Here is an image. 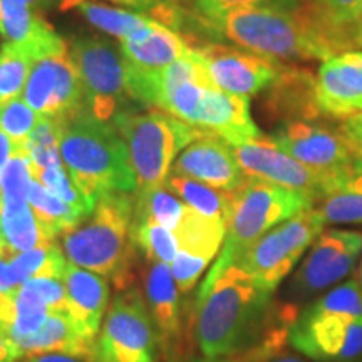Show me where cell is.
<instances>
[{"label": "cell", "mask_w": 362, "mask_h": 362, "mask_svg": "<svg viewBox=\"0 0 362 362\" xmlns=\"http://www.w3.org/2000/svg\"><path fill=\"white\" fill-rule=\"evenodd\" d=\"M133 242L151 264L171 265L178 255V240L173 230L151 220H133Z\"/></svg>", "instance_id": "1f68e13d"}, {"label": "cell", "mask_w": 362, "mask_h": 362, "mask_svg": "<svg viewBox=\"0 0 362 362\" xmlns=\"http://www.w3.org/2000/svg\"><path fill=\"white\" fill-rule=\"evenodd\" d=\"M144 302H146L163 349L181 337L180 288L173 277L171 265L151 264L144 275Z\"/></svg>", "instance_id": "7402d4cb"}, {"label": "cell", "mask_w": 362, "mask_h": 362, "mask_svg": "<svg viewBox=\"0 0 362 362\" xmlns=\"http://www.w3.org/2000/svg\"><path fill=\"white\" fill-rule=\"evenodd\" d=\"M357 282H359V285L362 287V259H361V264H359V269H357Z\"/></svg>", "instance_id": "11a10c76"}, {"label": "cell", "mask_w": 362, "mask_h": 362, "mask_svg": "<svg viewBox=\"0 0 362 362\" xmlns=\"http://www.w3.org/2000/svg\"><path fill=\"white\" fill-rule=\"evenodd\" d=\"M67 291V315L79 337L94 349L103 317L110 304V284L103 275L67 264L64 274Z\"/></svg>", "instance_id": "ac0fdd59"}, {"label": "cell", "mask_w": 362, "mask_h": 362, "mask_svg": "<svg viewBox=\"0 0 362 362\" xmlns=\"http://www.w3.org/2000/svg\"><path fill=\"white\" fill-rule=\"evenodd\" d=\"M0 34L7 42L33 49L39 59L67 47L51 24L24 0H0Z\"/></svg>", "instance_id": "44dd1931"}, {"label": "cell", "mask_w": 362, "mask_h": 362, "mask_svg": "<svg viewBox=\"0 0 362 362\" xmlns=\"http://www.w3.org/2000/svg\"><path fill=\"white\" fill-rule=\"evenodd\" d=\"M27 202L33 208L35 218L47 240L62 237L67 230L74 228L76 225L86 220L83 214H79L69 203L62 202L52 192H49L37 180H34L30 185Z\"/></svg>", "instance_id": "d4e9b609"}, {"label": "cell", "mask_w": 362, "mask_h": 362, "mask_svg": "<svg viewBox=\"0 0 362 362\" xmlns=\"http://www.w3.org/2000/svg\"><path fill=\"white\" fill-rule=\"evenodd\" d=\"M325 221L317 208L300 211L282 221L255 242L235 264L242 267L255 284L274 293L297 262L324 232Z\"/></svg>", "instance_id": "52a82bcc"}, {"label": "cell", "mask_w": 362, "mask_h": 362, "mask_svg": "<svg viewBox=\"0 0 362 362\" xmlns=\"http://www.w3.org/2000/svg\"><path fill=\"white\" fill-rule=\"evenodd\" d=\"M144 297L128 288L115 297L94 342V362H156L160 346Z\"/></svg>", "instance_id": "ba28073f"}, {"label": "cell", "mask_w": 362, "mask_h": 362, "mask_svg": "<svg viewBox=\"0 0 362 362\" xmlns=\"http://www.w3.org/2000/svg\"><path fill=\"white\" fill-rule=\"evenodd\" d=\"M362 253V233L352 230H325L312 245L291 284L296 298H305L332 287L354 270Z\"/></svg>", "instance_id": "4fadbf2b"}, {"label": "cell", "mask_w": 362, "mask_h": 362, "mask_svg": "<svg viewBox=\"0 0 362 362\" xmlns=\"http://www.w3.org/2000/svg\"><path fill=\"white\" fill-rule=\"evenodd\" d=\"M187 2H194V0H187Z\"/></svg>", "instance_id": "9f6ffc18"}, {"label": "cell", "mask_w": 362, "mask_h": 362, "mask_svg": "<svg viewBox=\"0 0 362 362\" xmlns=\"http://www.w3.org/2000/svg\"><path fill=\"white\" fill-rule=\"evenodd\" d=\"M352 39H354V44H357L359 47H362V27H357V29H354Z\"/></svg>", "instance_id": "db71d44e"}, {"label": "cell", "mask_w": 362, "mask_h": 362, "mask_svg": "<svg viewBox=\"0 0 362 362\" xmlns=\"http://www.w3.org/2000/svg\"><path fill=\"white\" fill-rule=\"evenodd\" d=\"M171 173L225 192H235L247 180L232 146L215 134H205L188 144L176 158Z\"/></svg>", "instance_id": "2e32d148"}, {"label": "cell", "mask_w": 362, "mask_h": 362, "mask_svg": "<svg viewBox=\"0 0 362 362\" xmlns=\"http://www.w3.org/2000/svg\"><path fill=\"white\" fill-rule=\"evenodd\" d=\"M200 17L214 42L225 37L269 59L325 61L337 49V39H332L330 27L322 21H314L302 11L240 7L214 17Z\"/></svg>", "instance_id": "7a4b0ae2"}, {"label": "cell", "mask_w": 362, "mask_h": 362, "mask_svg": "<svg viewBox=\"0 0 362 362\" xmlns=\"http://www.w3.org/2000/svg\"><path fill=\"white\" fill-rule=\"evenodd\" d=\"M347 25L352 27V29H357V27H362V0L354 7V11L351 12L349 21H347ZM346 25V27H347Z\"/></svg>", "instance_id": "c3c4849f"}, {"label": "cell", "mask_w": 362, "mask_h": 362, "mask_svg": "<svg viewBox=\"0 0 362 362\" xmlns=\"http://www.w3.org/2000/svg\"><path fill=\"white\" fill-rule=\"evenodd\" d=\"M314 203L309 194L247 176L245 183L233 192L225 243L215 265L235 264L274 226L314 208Z\"/></svg>", "instance_id": "8992f818"}, {"label": "cell", "mask_w": 362, "mask_h": 362, "mask_svg": "<svg viewBox=\"0 0 362 362\" xmlns=\"http://www.w3.org/2000/svg\"><path fill=\"white\" fill-rule=\"evenodd\" d=\"M193 51L205 62L211 84L238 96H252L270 88L282 71L275 59L218 42L200 45Z\"/></svg>", "instance_id": "5bb4252c"}, {"label": "cell", "mask_w": 362, "mask_h": 362, "mask_svg": "<svg viewBox=\"0 0 362 362\" xmlns=\"http://www.w3.org/2000/svg\"><path fill=\"white\" fill-rule=\"evenodd\" d=\"M341 133L346 136L347 141H349L352 149H354L356 156L362 161V112L349 117L342 124Z\"/></svg>", "instance_id": "60d3db41"}, {"label": "cell", "mask_w": 362, "mask_h": 362, "mask_svg": "<svg viewBox=\"0 0 362 362\" xmlns=\"http://www.w3.org/2000/svg\"><path fill=\"white\" fill-rule=\"evenodd\" d=\"M322 218L327 223H362V161L339 181L337 187L320 200Z\"/></svg>", "instance_id": "4316f807"}, {"label": "cell", "mask_w": 362, "mask_h": 362, "mask_svg": "<svg viewBox=\"0 0 362 362\" xmlns=\"http://www.w3.org/2000/svg\"><path fill=\"white\" fill-rule=\"evenodd\" d=\"M166 187L189 208L197 210L198 214L205 215L208 218L221 220L228 225L230 214H232L233 192L211 188L205 183H200V181L175 173H170L168 180H166Z\"/></svg>", "instance_id": "484cf974"}, {"label": "cell", "mask_w": 362, "mask_h": 362, "mask_svg": "<svg viewBox=\"0 0 362 362\" xmlns=\"http://www.w3.org/2000/svg\"><path fill=\"white\" fill-rule=\"evenodd\" d=\"M4 255H13V253L8 250L6 233H4V223H2V211H0V257Z\"/></svg>", "instance_id": "681fc988"}, {"label": "cell", "mask_w": 362, "mask_h": 362, "mask_svg": "<svg viewBox=\"0 0 362 362\" xmlns=\"http://www.w3.org/2000/svg\"><path fill=\"white\" fill-rule=\"evenodd\" d=\"M317 115L352 117L362 112V66L346 56H332L320 66L314 84Z\"/></svg>", "instance_id": "d6986e66"}, {"label": "cell", "mask_w": 362, "mask_h": 362, "mask_svg": "<svg viewBox=\"0 0 362 362\" xmlns=\"http://www.w3.org/2000/svg\"><path fill=\"white\" fill-rule=\"evenodd\" d=\"M112 126L128 144L138 189L166 185L180 153L206 134L163 110L121 111Z\"/></svg>", "instance_id": "5b68a950"}, {"label": "cell", "mask_w": 362, "mask_h": 362, "mask_svg": "<svg viewBox=\"0 0 362 362\" xmlns=\"http://www.w3.org/2000/svg\"><path fill=\"white\" fill-rule=\"evenodd\" d=\"M25 146H19L17 143H13V139L7 133H4L2 128H0V171H2L4 166L7 165L8 160L16 155L17 151Z\"/></svg>", "instance_id": "f6af8a7d"}, {"label": "cell", "mask_w": 362, "mask_h": 362, "mask_svg": "<svg viewBox=\"0 0 362 362\" xmlns=\"http://www.w3.org/2000/svg\"><path fill=\"white\" fill-rule=\"evenodd\" d=\"M288 344L317 362H356L362 356V317L312 302L288 325Z\"/></svg>", "instance_id": "30bf717a"}, {"label": "cell", "mask_w": 362, "mask_h": 362, "mask_svg": "<svg viewBox=\"0 0 362 362\" xmlns=\"http://www.w3.org/2000/svg\"><path fill=\"white\" fill-rule=\"evenodd\" d=\"M61 119L51 116H39L37 124L33 129L27 141L30 160H33L34 175L40 170L62 163L59 153V134H61Z\"/></svg>", "instance_id": "836d02e7"}, {"label": "cell", "mask_w": 362, "mask_h": 362, "mask_svg": "<svg viewBox=\"0 0 362 362\" xmlns=\"http://www.w3.org/2000/svg\"><path fill=\"white\" fill-rule=\"evenodd\" d=\"M24 354L16 342L0 329V362H19Z\"/></svg>", "instance_id": "b9f144b4"}, {"label": "cell", "mask_w": 362, "mask_h": 362, "mask_svg": "<svg viewBox=\"0 0 362 362\" xmlns=\"http://www.w3.org/2000/svg\"><path fill=\"white\" fill-rule=\"evenodd\" d=\"M37 121L39 115L24 101V98H17L0 106V128L19 146H25Z\"/></svg>", "instance_id": "74e56055"}, {"label": "cell", "mask_w": 362, "mask_h": 362, "mask_svg": "<svg viewBox=\"0 0 362 362\" xmlns=\"http://www.w3.org/2000/svg\"><path fill=\"white\" fill-rule=\"evenodd\" d=\"M12 255H4L0 257V297L7 296H16L17 285L13 284L12 275H11V267H8V259Z\"/></svg>", "instance_id": "7bdbcfd3"}, {"label": "cell", "mask_w": 362, "mask_h": 362, "mask_svg": "<svg viewBox=\"0 0 362 362\" xmlns=\"http://www.w3.org/2000/svg\"><path fill=\"white\" fill-rule=\"evenodd\" d=\"M192 362H243L240 361L238 357H203V359H197V361H192Z\"/></svg>", "instance_id": "f907efd6"}, {"label": "cell", "mask_w": 362, "mask_h": 362, "mask_svg": "<svg viewBox=\"0 0 362 362\" xmlns=\"http://www.w3.org/2000/svg\"><path fill=\"white\" fill-rule=\"evenodd\" d=\"M16 344L19 346L24 357L49 354V352H64V354L84 356L93 359V347L79 337L67 312H51L37 334L21 339Z\"/></svg>", "instance_id": "603a6c76"}, {"label": "cell", "mask_w": 362, "mask_h": 362, "mask_svg": "<svg viewBox=\"0 0 362 362\" xmlns=\"http://www.w3.org/2000/svg\"><path fill=\"white\" fill-rule=\"evenodd\" d=\"M24 362H94L90 357L64 354V352H49V354H37L24 357Z\"/></svg>", "instance_id": "ee69618b"}, {"label": "cell", "mask_w": 362, "mask_h": 362, "mask_svg": "<svg viewBox=\"0 0 362 362\" xmlns=\"http://www.w3.org/2000/svg\"><path fill=\"white\" fill-rule=\"evenodd\" d=\"M69 52L84 84L88 107L98 119L110 121L117 112L129 111L126 71L121 49L98 35L72 37Z\"/></svg>", "instance_id": "9c48e42d"}, {"label": "cell", "mask_w": 362, "mask_h": 362, "mask_svg": "<svg viewBox=\"0 0 362 362\" xmlns=\"http://www.w3.org/2000/svg\"><path fill=\"white\" fill-rule=\"evenodd\" d=\"M111 2L121 4V6L133 7L139 12H148L149 8L153 7V4H155V0H111Z\"/></svg>", "instance_id": "bcb514c9"}, {"label": "cell", "mask_w": 362, "mask_h": 362, "mask_svg": "<svg viewBox=\"0 0 362 362\" xmlns=\"http://www.w3.org/2000/svg\"><path fill=\"white\" fill-rule=\"evenodd\" d=\"M33 181V160L29 149L22 148L0 171V202L27 200Z\"/></svg>", "instance_id": "e575fe53"}, {"label": "cell", "mask_w": 362, "mask_h": 362, "mask_svg": "<svg viewBox=\"0 0 362 362\" xmlns=\"http://www.w3.org/2000/svg\"><path fill=\"white\" fill-rule=\"evenodd\" d=\"M189 124L206 134L218 136L230 146L262 138L260 129L250 116L248 96L230 94L216 88L205 90Z\"/></svg>", "instance_id": "e0dca14e"}, {"label": "cell", "mask_w": 362, "mask_h": 362, "mask_svg": "<svg viewBox=\"0 0 362 362\" xmlns=\"http://www.w3.org/2000/svg\"><path fill=\"white\" fill-rule=\"evenodd\" d=\"M56 86L57 72L54 57H42L34 62L22 98L39 116H51L54 96H56Z\"/></svg>", "instance_id": "d6a6232c"}, {"label": "cell", "mask_w": 362, "mask_h": 362, "mask_svg": "<svg viewBox=\"0 0 362 362\" xmlns=\"http://www.w3.org/2000/svg\"><path fill=\"white\" fill-rule=\"evenodd\" d=\"M16 297L27 304L45 307L51 312H67L64 279H34L17 288Z\"/></svg>", "instance_id": "8d00e7d4"}, {"label": "cell", "mask_w": 362, "mask_h": 362, "mask_svg": "<svg viewBox=\"0 0 362 362\" xmlns=\"http://www.w3.org/2000/svg\"><path fill=\"white\" fill-rule=\"evenodd\" d=\"M34 180L40 181L49 192H52L56 197L61 198L62 202L69 203L72 208L83 214L86 218L93 214L94 206L88 198L84 197L83 192L76 187V183L72 181L69 171L66 170L64 163H59V165L49 166V168L40 170L34 175Z\"/></svg>", "instance_id": "d590c367"}, {"label": "cell", "mask_w": 362, "mask_h": 362, "mask_svg": "<svg viewBox=\"0 0 362 362\" xmlns=\"http://www.w3.org/2000/svg\"><path fill=\"white\" fill-rule=\"evenodd\" d=\"M0 211L7 247L12 253L27 252L49 242L27 200H2Z\"/></svg>", "instance_id": "f1b7e54d"}, {"label": "cell", "mask_w": 362, "mask_h": 362, "mask_svg": "<svg viewBox=\"0 0 362 362\" xmlns=\"http://www.w3.org/2000/svg\"><path fill=\"white\" fill-rule=\"evenodd\" d=\"M356 362H362V359H357V361H356Z\"/></svg>", "instance_id": "6f0895ef"}, {"label": "cell", "mask_w": 362, "mask_h": 362, "mask_svg": "<svg viewBox=\"0 0 362 362\" xmlns=\"http://www.w3.org/2000/svg\"><path fill=\"white\" fill-rule=\"evenodd\" d=\"M267 362H305L302 359H298L296 356H291V354H277L274 356L272 359H269Z\"/></svg>", "instance_id": "816d5d0a"}, {"label": "cell", "mask_w": 362, "mask_h": 362, "mask_svg": "<svg viewBox=\"0 0 362 362\" xmlns=\"http://www.w3.org/2000/svg\"><path fill=\"white\" fill-rule=\"evenodd\" d=\"M317 7L320 21L330 29L346 27L351 12L361 0H312Z\"/></svg>", "instance_id": "ab89813d"}, {"label": "cell", "mask_w": 362, "mask_h": 362, "mask_svg": "<svg viewBox=\"0 0 362 362\" xmlns=\"http://www.w3.org/2000/svg\"><path fill=\"white\" fill-rule=\"evenodd\" d=\"M27 6H30L34 11H45V8H51L54 6H61L62 0H24Z\"/></svg>", "instance_id": "7dc6e473"}, {"label": "cell", "mask_w": 362, "mask_h": 362, "mask_svg": "<svg viewBox=\"0 0 362 362\" xmlns=\"http://www.w3.org/2000/svg\"><path fill=\"white\" fill-rule=\"evenodd\" d=\"M61 8L64 11L76 8L89 24L121 40L153 21L148 13L128 12L123 8L104 6V4L103 6L94 4L90 0H62Z\"/></svg>", "instance_id": "83f0119b"}, {"label": "cell", "mask_w": 362, "mask_h": 362, "mask_svg": "<svg viewBox=\"0 0 362 362\" xmlns=\"http://www.w3.org/2000/svg\"><path fill=\"white\" fill-rule=\"evenodd\" d=\"M133 214L131 193H111L98 202L88 218L62 235L67 262L111 279L117 291L133 284Z\"/></svg>", "instance_id": "277c9868"}, {"label": "cell", "mask_w": 362, "mask_h": 362, "mask_svg": "<svg viewBox=\"0 0 362 362\" xmlns=\"http://www.w3.org/2000/svg\"><path fill=\"white\" fill-rule=\"evenodd\" d=\"M170 2H176V0H170Z\"/></svg>", "instance_id": "680465c9"}, {"label": "cell", "mask_w": 362, "mask_h": 362, "mask_svg": "<svg viewBox=\"0 0 362 362\" xmlns=\"http://www.w3.org/2000/svg\"><path fill=\"white\" fill-rule=\"evenodd\" d=\"M67 264L69 262L56 240H49L27 252L13 253L8 259L12 280L17 287L34 279H64Z\"/></svg>", "instance_id": "cb8c5ba5"}, {"label": "cell", "mask_w": 362, "mask_h": 362, "mask_svg": "<svg viewBox=\"0 0 362 362\" xmlns=\"http://www.w3.org/2000/svg\"><path fill=\"white\" fill-rule=\"evenodd\" d=\"M61 123V160L94 206L106 194L138 192L128 144L110 121L84 111Z\"/></svg>", "instance_id": "3957f363"}, {"label": "cell", "mask_w": 362, "mask_h": 362, "mask_svg": "<svg viewBox=\"0 0 362 362\" xmlns=\"http://www.w3.org/2000/svg\"><path fill=\"white\" fill-rule=\"evenodd\" d=\"M187 203L181 202V198L176 197L166 185L139 188L134 197L133 220L156 221L175 232L187 211Z\"/></svg>", "instance_id": "f546056e"}, {"label": "cell", "mask_w": 362, "mask_h": 362, "mask_svg": "<svg viewBox=\"0 0 362 362\" xmlns=\"http://www.w3.org/2000/svg\"><path fill=\"white\" fill-rule=\"evenodd\" d=\"M37 54L25 45L6 42L0 49V106L21 98Z\"/></svg>", "instance_id": "4dcf8cb0"}, {"label": "cell", "mask_w": 362, "mask_h": 362, "mask_svg": "<svg viewBox=\"0 0 362 362\" xmlns=\"http://www.w3.org/2000/svg\"><path fill=\"white\" fill-rule=\"evenodd\" d=\"M232 149L240 168L248 178H257L277 185V187L309 194L315 202L327 197L339 183V180L334 176L324 175L302 165L265 136L232 146Z\"/></svg>", "instance_id": "8fae6325"}, {"label": "cell", "mask_w": 362, "mask_h": 362, "mask_svg": "<svg viewBox=\"0 0 362 362\" xmlns=\"http://www.w3.org/2000/svg\"><path fill=\"white\" fill-rule=\"evenodd\" d=\"M240 7H269L296 12L298 11V2L297 0H194L193 11L203 17H214Z\"/></svg>", "instance_id": "f35d334b"}, {"label": "cell", "mask_w": 362, "mask_h": 362, "mask_svg": "<svg viewBox=\"0 0 362 362\" xmlns=\"http://www.w3.org/2000/svg\"><path fill=\"white\" fill-rule=\"evenodd\" d=\"M175 235L178 240V255L171 264V272L180 292L188 293L223 247L226 223L208 218L187 206Z\"/></svg>", "instance_id": "9a60e30c"}, {"label": "cell", "mask_w": 362, "mask_h": 362, "mask_svg": "<svg viewBox=\"0 0 362 362\" xmlns=\"http://www.w3.org/2000/svg\"><path fill=\"white\" fill-rule=\"evenodd\" d=\"M272 293L237 264L208 272L194 302V337L205 357H230L259 342Z\"/></svg>", "instance_id": "6da1fadb"}, {"label": "cell", "mask_w": 362, "mask_h": 362, "mask_svg": "<svg viewBox=\"0 0 362 362\" xmlns=\"http://www.w3.org/2000/svg\"><path fill=\"white\" fill-rule=\"evenodd\" d=\"M269 138L302 165L337 180L349 173L359 161L342 133H334L305 119H285Z\"/></svg>", "instance_id": "7c38bea8"}, {"label": "cell", "mask_w": 362, "mask_h": 362, "mask_svg": "<svg viewBox=\"0 0 362 362\" xmlns=\"http://www.w3.org/2000/svg\"><path fill=\"white\" fill-rule=\"evenodd\" d=\"M193 49L168 27L151 21L121 40L126 71L158 72L188 56Z\"/></svg>", "instance_id": "ffe728a7"}, {"label": "cell", "mask_w": 362, "mask_h": 362, "mask_svg": "<svg viewBox=\"0 0 362 362\" xmlns=\"http://www.w3.org/2000/svg\"><path fill=\"white\" fill-rule=\"evenodd\" d=\"M344 56H346L347 59H351V61L357 62V64L362 66V52H346V54H344Z\"/></svg>", "instance_id": "f5cc1de1"}]
</instances>
